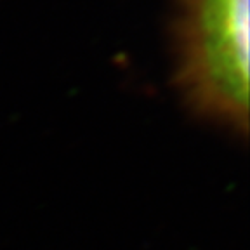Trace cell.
Here are the masks:
<instances>
[{
    "label": "cell",
    "mask_w": 250,
    "mask_h": 250,
    "mask_svg": "<svg viewBox=\"0 0 250 250\" xmlns=\"http://www.w3.org/2000/svg\"><path fill=\"white\" fill-rule=\"evenodd\" d=\"M249 0H176L174 75L195 115L249 132Z\"/></svg>",
    "instance_id": "1"
}]
</instances>
